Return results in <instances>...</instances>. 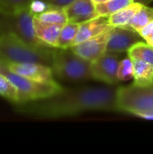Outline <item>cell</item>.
Returning a JSON list of instances; mask_svg holds the SVG:
<instances>
[{"mask_svg": "<svg viewBox=\"0 0 153 154\" xmlns=\"http://www.w3.org/2000/svg\"><path fill=\"white\" fill-rule=\"evenodd\" d=\"M14 105L20 113L44 118L74 116L96 111L120 112L117 88L109 85L62 88L50 97Z\"/></svg>", "mask_w": 153, "mask_h": 154, "instance_id": "1", "label": "cell"}, {"mask_svg": "<svg viewBox=\"0 0 153 154\" xmlns=\"http://www.w3.org/2000/svg\"><path fill=\"white\" fill-rule=\"evenodd\" d=\"M53 49L26 42L15 35L0 33V62H34L51 67Z\"/></svg>", "mask_w": 153, "mask_h": 154, "instance_id": "2", "label": "cell"}, {"mask_svg": "<svg viewBox=\"0 0 153 154\" xmlns=\"http://www.w3.org/2000/svg\"><path fill=\"white\" fill-rule=\"evenodd\" d=\"M51 69L53 75L63 81L94 80L91 62L75 53L71 49L54 48Z\"/></svg>", "mask_w": 153, "mask_h": 154, "instance_id": "3", "label": "cell"}, {"mask_svg": "<svg viewBox=\"0 0 153 154\" xmlns=\"http://www.w3.org/2000/svg\"><path fill=\"white\" fill-rule=\"evenodd\" d=\"M117 104L120 112L153 120V84L142 87L133 83L118 88Z\"/></svg>", "mask_w": 153, "mask_h": 154, "instance_id": "4", "label": "cell"}, {"mask_svg": "<svg viewBox=\"0 0 153 154\" xmlns=\"http://www.w3.org/2000/svg\"><path fill=\"white\" fill-rule=\"evenodd\" d=\"M33 17L34 13L31 8L14 12L0 10V33L15 35L33 45L47 46L36 35L33 26Z\"/></svg>", "mask_w": 153, "mask_h": 154, "instance_id": "5", "label": "cell"}, {"mask_svg": "<svg viewBox=\"0 0 153 154\" xmlns=\"http://www.w3.org/2000/svg\"><path fill=\"white\" fill-rule=\"evenodd\" d=\"M0 73L7 77L17 88L18 101L15 104H23L50 97L63 88L56 80L50 82H40L22 77L10 71L7 67L1 62Z\"/></svg>", "mask_w": 153, "mask_h": 154, "instance_id": "6", "label": "cell"}, {"mask_svg": "<svg viewBox=\"0 0 153 154\" xmlns=\"http://www.w3.org/2000/svg\"><path fill=\"white\" fill-rule=\"evenodd\" d=\"M120 59L117 53L106 52L91 62V71L94 80L115 86L121 81L117 78Z\"/></svg>", "mask_w": 153, "mask_h": 154, "instance_id": "7", "label": "cell"}, {"mask_svg": "<svg viewBox=\"0 0 153 154\" xmlns=\"http://www.w3.org/2000/svg\"><path fill=\"white\" fill-rule=\"evenodd\" d=\"M112 28L113 26L90 39L72 46L70 49L83 59L92 62L106 52V46Z\"/></svg>", "mask_w": 153, "mask_h": 154, "instance_id": "8", "label": "cell"}, {"mask_svg": "<svg viewBox=\"0 0 153 154\" xmlns=\"http://www.w3.org/2000/svg\"><path fill=\"white\" fill-rule=\"evenodd\" d=\"M143 41L140 33L128 27H113L108 39L106 52L123 53L135 43Z\"/></svg>", "mask_w": 153, "mask_h": 154, "instance_id": "9", "label": "cell"}, {"mask_svg": "<svg viewBox=\"0 0 153 154\" xmlns=\"http://www.w3.org/2000/svg\"><path fill=\"white\" fill-rule=\"evenodd\" d=\"M3 64H5L10 71L32 80L40 82H50L55 80L52 69L48 65L34 62Z\"/></svg>", "mask_w": 153, "mask_h": 154, "instance_id": "10", "label": "cell"}, {"mask_svg": "<svg viewBox=\"0 0 153 154\" xmlns=\"http://www.w3.org/2000/svg\"><path fill=\"white\" fill-rule=\"evenodd\" d=\"M69 22L82 23L98 16L93 0H74L64 8Z\"/></svg>", "mask_w": 153, "mask_h": 154, "instance_id": "11", "label": "cell"}, {"mask_svg": "<svg viewBox=\"0 0 153 154\" xmlns=\"http://www.w3.org/2000/svg\"><path fill=\"white\" fill-rule=\"evenodd\" d=\"M109 27H111V25L109 23L108 17L102 15H98L80 23L73 46L101 33Z\"/></svg>", "mask_w": 153, "mask_h": 154, "instance_id": "12", "label": "cell"}, {"mask_svg": "<svg viewBox=\"0 0 153 154\" xmlns=\"http://www.w3.org/2000/svg\"><path fill=\"white\" fill-rule=\"evenodd\" d=\"M33 26L37 37L45 45L50 48H58L59 37L63 25L43 22L34 15Z\"/></svg>", "mask_w": 153, "mask_h": 154, "instance_id": "13", "label": "cell"}, {"mask_svg": "<svg viewBox=\"0 0 153 154\" xmlns=\"http://www.w3.org/2000/svg\"><path fill=\"white\" fill-rule=\"evenodd\" d=\"M143 4L134 1L131 5L117 11L116 13L107 16L111 26L113 27H125L134 16V14L142 8Z\"/></svg>", "mask_w": 153, "mask_h": 154, "instance_id": "14", "label": "cell"}, {"mask_svg": "<svg viewBox=\"0 0 153 154\" xmlns=\"http://www.w3.org/2000/svg\"><path fill=\"white\" fill-rule=\"evenodd\" d=\"M132 60L133 63V84L142 87L153 84V65L140 60Z\"/></svg>", "mask_w": 153, "mask_h": 154, "instance_id": "15", "label": "cell"}, {"mask_svg": "<svg viewBox=\"0 0 153 154\" xmlns=\"http://www.w3.org/2000/svg\"><path fill=\"white\" fill-rule=\"evenodd\" d=\"M152 21L153 8L148 6L147 5H143L142 8L134 14V16L131 19V21L125 27L131 28L139 33L140 31L144 26H146L148 23H150Z\"/></svg>", "mask_w": 153, "mask_h": 154, "instance_id": "16", "label": "cell"}, {"mask_svg": "<svg viewBox=\"0 0 153 154\" xmlns=\"http://www.w3.org/2000/svg\"><path fill=\"white\" fill-rule=\"evenodd\" d=\"M79 28V23L68 22L65 23L60 31L59 37V49H70L76 40Z\"/></svg>", "mask_w": 153, "mask_h": 154, "instance_id": "17", "label": "cell"}, {"mask_svg": "<svg viewBox=\"0 0 153 154\" xmlns=\"http://www.w3.org/2000/svg\"><path fill=\"white\" fill-rule=\"evenodd\" d=\"M38 19L49 23H54V24H60L64 25L69 22L67 14L64 10V8H59V7H52L49 6L46 10L34 14Z\"/></svg>", "mask_w": 153, "mask_h": 154, "instance_id": "18", "label": "cell"}, {"mask_svg": "<svg viewBox=\"0 0 153 154\" xmlns=\"http://www.w3.org/2000/svg\"><path fill=\"white\" fill-rule=\"evenodd\" d=\"M127 55L135 60H140L153 65V46L149 45L144 41L133 45L127 51Z\"/></svg>", "mask_w": 153, "mask_h": 154, "instance_id": "19", "label": "cell"}, {"mask_svg": "<svg viewBox=\"0 0 153 154\" xmlns=\"http://www.w3.org/2000/svg\"><path fill=\"white\" fill-rule=\"evenodd\" d=\"M133 2L134 0H108L106 2L96 5V10L98 15L109 16Z\"/></svg>", "mask_w": 153, "mask_h": 154, "instance_id": "20", "label": "cell"}, {"mask_svg": "<svg viewBox=\"0 0 153 154\" xmlns=\"http://www.w3.org/2000/svg\"><path fill=\"white\" fill-rule=\"evenodd\" d=\"M0 96L13 104L18 101V89L15 85L5 75L0 73Z\"/></svg>", "mask_w": 153, "mask_h": 154, "instance_id": "21", "label": "cell"}, {"mask_svg": "<svg viewBox=\"0 0 153 154\" xmlns=\"http://www.w3.org/2000/svg\"><path fill=\"white\" fill-rule=\"evenodd\" d=\"M117 78L120 81H128L133 79V63L129 56L120 60L117 69Z\"/></svg>", "mask_w": 153, "mask_h": 154, "instance_id": "22", "label": "cell"}, {"mask_svg": "<svg viewBox=\"0 0 153 154\" xmlns=\"http://www.w3.org/2000/svg\"><path fill=\"white\" fill-rule=\"evenodd\" d=\"M33 0H0V10L14 12L21 9L31 8Z\"/></svg>", "mask_w": 153, "mask_h": 154, "instance_id": "23", "label": "cell"}, {"mask_svg": "<svg viewBox=\"0 0 153 154\" xmlns=\"http://www.w3.org/2000/svg\"><path fill=\"white\" fill-rule=\"evenodd\" d=\"M139 33L145 42H147L151 46H153V21L144 26Z\"/></svg>", "mask_w": 153, "mask_h": 154, "instance_id": "24", "label": "cell"}, {"mask_svg": "<svg viewBox=\"0 0 153 154\" xmlns=\"http://www.w3.org/2000/svg\"><path fill=\"white\" fill-rule=\"evenodd\" d=\"M42 1L46 3L49 6L65 8L69 4H71L74 0H42Z\"/></svg>", "mask_w": 153, "mask_h": 154, "instance_id": "25", "label": "cell"}, {"mask_svg": "<svg viewBox=\"0 0 153 154\" xmlns=\"http://www.w3.org/2000/svg\"><path fill=\"white\" fill-rule=\"evenodd\" d=\"M134 1L139 2V3H142V4H143V5H148L149 3H151L153 0H134Z\"/></svg>", "mask_w": 153, "mask_h": 154, "instance_id": "26", "label": "cell"}, {"mask_svg": "<svg viewBox=\"0 0 153 154\" xmlns=\"http://www.w3.org/2000/svg\"><path fill=\"white\" fill-rule=\"evenodd\" d=\"M106 1H108V0H93V2H94L96 5L101 4V3H104V2H106Z\"/></svg>", "mask_w": 153, "mask_h": 154, "instance_id": "27", "label": "cell"}]
</instances>
